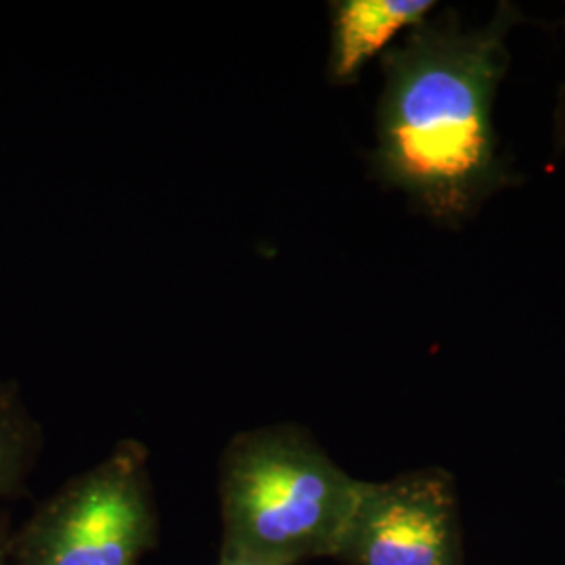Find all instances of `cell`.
<instances>
[{
    "mask_svg": "<svg viewBox=\"0 0 565 565\" xmlns=\"http://www.w3.org/2000/svg\"><path fill=\"white\" fill-rule=\"evenodd\" d=\"M515 21L509 2L484 25L436 9L382 57L371 168L431 223L461 226L513 181L492 109Z\"/></svg>",
    "mask_w": 565,
    "mask_h": 565,
    "instance_id": "cell-1",
    "label": "cell"
},
{
    "mask_svg": "<svg viewBox=\"0 0 565 565\" xmlns=\"http://www.w3.org/2000/svg\"><path fill=\"white\" fill-rule=\"evenodd\" d=\"M361 484L300 425L243 429L218 465L221 559L300 565L335 557Z\"/></svg>",
    "mask_w": 565,
    "mask_h": 565,
    "instance_id": "cell-2",
    "label": "cell"
},
{
    "mask_svg": "<svg viewBox=\"0 0 565 565\" xmlns=\"http://www.w3.org/2000/svg\"><path fill=\"white\" fill-rule=\"evenodd\" d=\"M158 530L147 448L126 438L44 507L25 565H142Z\"/></svg>",
    "mask_w": 565,
    "mask_h": 565,
    "instance_id": "cell-3",
    "label": "cell"
},
{
    "mask_svg": "<svg viewBox=\"0 0 565 565\" xmlns=\"http://www.w3.org/2000/svg\"><path fill=\"white\" fill-rule=\"evenodd\" d=\"M333 559L345 565H465L457 488L440 467L363 480Z\"/></svg>",
    "mask_w": 565,
    "mask_h": 565,
    "instance_id": "cell-4",
    "label": "cell"
},
{
    "mask_svg": "<svg viewBox=\"0 0 565 565\" xmlns=\"http://www.w3.org/2000/svg\"><path fill=\"white\" fill-rule=\"evenodd\" d=\"M438 9L434 0H335L329 4L331 36L327 78L338 86L359 81L364 67Z\"/></svg>",
    "mask_w": 565,
    "mask_h": 565,
    "instance_id": "cell-5",
    "label": "cell"
},
{
    "mask_svg": "<svg viewBox=\"0 0 565 565\" xmlns=\"http://www.w3.org/2000/svg\"><path fill=\"white\" fill-rule=\"evenodd\" d=\"M30 448L32 427L15 403V396L7 387H0V492L18 480Z\"/></svg>",
    "mask_w": 565,
    "mask_h": 565,
    "instance_id": "cell-6",
    "label": "cell"
},
{
    "mask_svg": "<svg viewBox=\"0 0 565 565\" xmlns=\"http://www.w3.org/2000/svg\"><path fill=\"white\" fill-rule=\"evenodd\" d=\"M555 130H557V141L565 145V88L559 95V105L555 111Z\"/></svg>",
    "mask_w": 565,
    "mask_h": 565,
    "instance_id": "cell-7",
    "label": "cell"
},
{
    "mask_svg": "<svg viewBox=\"0 0 565 565\" xmlns=\"http://www.w3.org/2000/svg\"><path fill=\"white\" fill-rule=\"evenodd\" d=\"M216 565H263V564H254V562H242V559H221L218 557V564Z\"/></svg>",
    "mask_w": 565,
    "mask_h": 565,
    "instance_id": "cell-8",
    "label": "cell"
},
{
    "mask_svg": "<svg viewBox=\"0 0 565 565\" xmlns=\"http://www.w3.org/2000/svg\"><path fill=\"white\" fill-rule=\"evenodd\" d=\"M0 565H2V557H0Z\"/></svg>",
    "mask_w": 565,
    "mask_h": 565,
    "instance_id": "cell-9",
    "label": "cell"
}]
</instances>
